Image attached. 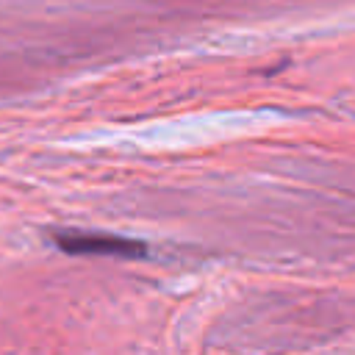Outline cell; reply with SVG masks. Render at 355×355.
Segmentation results:
<instances>
[{
    "mask_svg": "<svg viewBox=\"0 0 355 355\" xmlns=\"http://www.w3.org/2000/svg\"><path fill=\"white\" fill-rule=\"evenodd\" d=\"M50 239L58 250L69 255H108V258H144L147 244L139 239L100 233V230H50Z\"/></svg>",
    "mask_w": 355,
    "mask_h": 355,
    "instance_id": "cell-1",
    "label": "cell"
}]
</instances>
